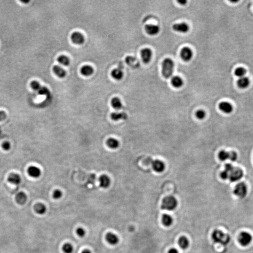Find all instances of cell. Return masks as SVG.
<instances>
[{
    "mask_svg": "<svg viewBox=\"0 0 253 253\" xmlns=\"http://www.w3.org/2000/svg\"><path fill=\"white\" fill-rule=\"evenodd\" d=\"M225 168L224 171L227 175L228 179L231 182H237L243 177V171L240 168L234 167L231 164H227Z\"/></svg>",
    "mask_w": 253,
    "mask_h": 253,
    "instance_id": "1",
    "label": "cell"
},
{
    "mask_svg": "<svg viewBox=\"0 0 253 253\" xmlns=\"http://www.w3.org/2000/svg\"><path fill=\"white\" fill-rule=\"evenodd\" d=\"M174 62L170 58H166L163 61L162 64V74L165 78H169L173 73L174 68Z\"/></svg>",
    "mask_w": 253,
    "mask_h": 253,
    "instance_id": "2",
    "label": "cell"
},
{
    "mask_svg": "<svg viewBox=\"0 0 253 253\" xmlns=\"http://www.w3.org/2000/svg\"><path fill=\"white\" fill-rule=\"evenodd\" d=\"M212 238L216 243L226 245L229 243L230 237L229 235L225 234L222 231L216 230L212 234Z\"/></svg>",
    "mask_w": 253,
    "mask_h": 253,
    "instance_id": "3",
    "label": "cell"
},
{
    "mask_svg": "<svg viewBox=\"0 0 253 253\" xmlns=\"http://www.w3.org/2000/svg\"><path fill=\"white\" fill-rule=\"evenodd\" d=\"M178 205V201L174 196H169L163 200L161 209L164 210L172 211L175 210Z\"/></svg>",
    "mask_w": 253,
    "mask_h": 253,
    "instance_id": "4",
    "label": "cell"
},
{
    "mask_svg": "<svg viewBox=\"0 0 253 253\" xmlns=\"http://www.w3.org/2000/svg\"><path fill=\"white\" fill-rule=\"evenodd\" d=\"M248 192V189L246 184L241 182L236 185L234 193L236 196L241 198H243L246 196Z\"/></svg>",
    "mask_w": 253,
    "mask_h": 253,
    "instance_id": "5",
    "label": "cell"
},
{
    "mask_svg": "<svg viewBox=\"0 0 253 253\" xmlns=\"http://www.w3.org/2000/svg\"><path fill=\"white\" fill-rule=\"evenodd\" d=\"M252 236L250 234L247 232H242L239 236V242L241 245L244 247H246L249 245L252 241Z\"/></svg>",
    "mask_w": 253,
    "mask_h": 253,
    "instance_id": "6",
    "label": "cell"
},
{
    "mask_svg": "<svg viewBox=\"0 0 253 253\" xmlns=\"http://www.w3.org/2000/svg\"><path fill=\"white\" fill-rule=\"evenodd\" d=\"M193 53L190 48L184 47L181 51V57L183 60L185 61H189L192 59Z\"/></svg>",
    "mask_w": 253,
    "mask_h": 253,
    "instance_id": "7",
    "label": "cell"
},
{
    "mask_svg": "<svg viewBox=\"0 0 253 253\" xmlns=\"http://www.w3.org/2000/svg\"><path fill=\"white\" fill-rule=\"evenodd\" d=\"M141 58L143 62L145 63H149L152 57V52L150 49L145 48L141 51Z\"/></svg>",
    "mask_w": 253,
    "mask_h": 253,
    "instance_id": "8",
    "label": "cell"
},
{
    "mask_svg": "<svg viewBox=\"0 0 253 253\" xmlns=\"http://www.w3.org/2000/svg\"><path fill=\"white\" fill-rule=\"evenodd\" d=\"M72 41L74 44L81 45L85 41V38L82 34L79 32H74L71 36Z\"/></svg>",
    "mask_w": 253,
    "mask_h": 253,
    "instance_id": "9",
    "label": "cell"
},
{
    "mask_svg": "<svg viewBox=\"0 0 253 253\" xmlns=\"http://www.w3.org/2000/svg\"><path fill=\"white\" fill-rule=\"evenodd\" d=\"M151 165L153 170L158 173L162 172L165 169V164L161 160H154L151 163Z\"/></svg>",
    "mask_w": 253,
    "mask_h": 253,
    "instance_id": "10",
    "label": "cell"
},
{
    "mask_svg": "<svg viewBox=\"0 0 253 253\" xmlns=\"http://www.w3.org/2000/svg\"><path fill=\"white\" fill-rule=\"evenodd\" d=\"M145 30L149 35L153 36L158 33L160 31V28L158 26L150 24L145 26Z\"/></svg>",
    "mask_w": 253,
    "mask_h": 253,
    "instance_id": "11",
    "label": "cell"
},
{
    "mask_svg": "<svg viewBox=\"0 0 253 253\" xmlns=\"http://www.w3.org/2000/svg\"><path fill=\"white\" fill-rule=\"evenodd\" d=\"M172 29L174 31L181 33H186L189 31V26L185 23L175 24Z\"/></svg>",
    "mask_w": 253,
    "mask_h": 253,
    "instance_id": "12",
    "label": "cell"
},
{
    "mask_svg": "<svg viewBox=\"0 0 253 253\" xmlns=\"http://www.w3.org/2000/svg\"><path fill=\"white\" fill-rule=\"evenodd\" d=\"M220 110L225 113H231L233 110V107L230 103L227 102H221L219 105Z\"/></svg>",
    "mask_w": 253,
    "mask_h": 253,
    "instance_id": "13",
    "label": "cell"
},
{
    "mask_svg": "<svg viewBox=\"0 0 253 253\" xmlns=\"http://www.w3.org/2000/svg\"><path fill=\"white\" fill-rule=\"evenodd\" d=\"M106 239L109 244L113 246L117 245L119 241V239L117 236L113 233H108L106 234Z\"/></svg>",
    "mask_w": 253,
    "mask_h": 253,
    "instance_id": "14",
    "label": "cell"
},
{
    "mask_svg": "<svg viewBox=\"0 0 253 253\" xmlns=\"http://www.w3.org/2000/svg\"><path fill=\"white\" fill-rule=\"evenodd\" d=\"M28 173L32 177L37 178L41 175V171L39 168L35 166H30L28 169Z\"/></svg>",
    "mask_w": 253,
    "mask_h": 253,
    "instance_id": "15",
    "label": "cell"
},
{
    "mask_svg": "<svg viewBox=\"0 0 253 253\" xmlns=\"http://www.w3.org/2000/svg\"><path fill=\"white\" fill-rule=\"evenodd\" d=\"M9 182L14 185H19L21 182V178L19 175L16 174H11L8 178Z\"/></svg>",
    "mask_w": 253,
    "mask_h": 253,
    "instance_id": "16",
    "label": "cell"
},
{
    "mask_svg": "<svg viewBox=\"0 0 253 253\" xmlns=\"http://www.w3.org/2000/svg\"><path fill=\"white\" fill-rule=\"evenodd\" d=\"M100 187L104 189L108 188L110 184V179L106 175H102L99 178Z\"/></svg>",
    "mask_w": 253,
    "mask_h": 253,
    "instance_id": "17",
    "label": "cell"
},
{
    "mask_svg": "<svg viewBox=\"0 0 253 253\" xmlns=\"http://www.w3.org/2000/svg\"><path fill=\"white\" fill-rule=\"evenodd\" d=\"M53 70L54 74L59 78H64L66 76V75L65 71L59 66H54L53 68Z\"/></svg>",
    "mask_w": 253,
    "mask_h": 253,
    "instance_id": "18",
    "label": "cell"
},
{
    "mask_svg": "<svg viewBox=\"0 0 253 253\" xmlns=\"http://www.w3.org/2000/svg\"><path fill=\"white\" fill-rule=\"evenodd\" d=\"M178 244L182 249H186L189 247V241L187 237L184 236H182L179 238Z\"/></svg>",
    "mask_w": 253,
    "mask_h": 253,
    "instance_id": "19",
    "label": "cell"
},
{
    "mask_svg": "<svg viewBox=\"0 0 253 253\" xmlns=\"http://www.w3.org/2000/svg\"><path fill=\"white\" fill-rule=\"evenodd\" d=\"M250 84L249 79L246 77L240 78L237 81V85L240 88L244 89L248 87Z\"/></svg>",
    "mask_w": 253,
    "mask_h": 253,
    "instance_id": "20",
    "label": "cell"
},
{
    "mask_svg": "<svg viewBox=\"0 0 253 253\" xmlns=\"http://www.w3.org/2000/svg\"><path fill=\"white\" fill-rule=\"evenodd\" d=\"M171 84L175 88H179L182 87L183 84V82L180 77L175 76L172 78Z\"/></svg>",
    "mask_w": 253,
    "mask_h": 253,
    "instance_id": "21",
    "label": "cell"
},
{
    "mask_svg": "<svg viewBox=\"0 0 253 253\" xmlns=\"http://www.w3.org/2000/svg\"><path fill=\"white\" fill-rule=\"evenodd\" d=\"M94 70L92 67L89 65H85L82 67L81 69V73L83 76L88 77L93 73Z\"/></svg>",
    "mask_w": 253,
    "mask_h": 253,
    "instance_id": "22",
    "label": "cell"
},
{
    "mask_svg": "<svg viewBox=\"0 0 253 253\" xmlns=\"http://www.w3.org/2000/svg\"><path fill=\"white\" fill-rule=\"evenodd\" d=\"M111 76L114 79L120 80L123 77V73L120 68H115L112 71Z\"/></svg>",
    "mask_w": 253,
    "mask_h": 253,
    "instance_id": "23",
    "label": "cell"
},
{
    "mask_svg": "<svg viewBox=\"0 0 253 253\" xmlns=\"http://www.w3.org/2000/svg\"><path fill=\"white\" fill-rule=\"evenodd\" d=\"M162 222L164 226L169 227L172 225L173 223V218L168 214H164L162 218Z\"/></svg>",
    "mask_w": 253,
    "mask_h": 253,
    "instance_id": "24",
    "label": "cell"
},
{
    "mask_svg": "<svg viewBox=\"0 0 253 253\" xmlns=\"http://www.w3.org/2000/svg\"><path fill=\"white\" fill-rule=\"evenodd\" d=\"M16 200L19 204L20 205L24 204L27 201L26 195L24 192H19L16 195Z\"/></svg>",
    "mask_w": 253,
    "mask_h": 253,
    "instance_id": "25",
    "label": "cell"
},
{
    "mask_svg": "<svg viewBox=\"0 0 253 253\" xmlns=\"http://www.w3.org/2000/svg\"><path fill=\"white\" fill-rule=\"evenodd\" d=\"M127 115L124 113L114 112L112 113L111 117L113 120H125L127 118Z\"/></svg>",
    "mask_w": 253,
    "mask_h": 253,
    "instance_id": "26",
    "label": "cell"
},
{
    "mask_svg": "<svg viewBox=\"0 0 253 253\" xmlns=\"http://www.w3.org/2000/svg\"><path fill=\"white\" fill-rule=\"evenodd\" d=\"M35 211L38 214L43 215L47 211V208L44 204L42 203H38L34 207Z\"/></svg>",
    "mask_w": 253,
    "mask_h": 253,
    "instance_id": "27",
    "label": "cell"
},
{
    "mask_svg": "<svg viewBox=\"0 0 253 253\" xmlns=\"http://www.w3.org/2000/svg\"><path fill=\"white\" fill-rule=\"evenodd\" d=\"M106 144L109 148L111 149H116L119 146V143L116 139L110 138L107 140Z\"/></svg>",
    "mask_w": 253,
    "mask_h": 253,
    "instance_id": "28",
    "label": "cell"
},
{
    "mask_svg": "<svg viewBox=\"0 0 253 253\" xmlns=\"http://www.w3.org/2000/svg\"><path fill=\"white\" fill-rule=\"evenodd\" d=\"M111 105L112 106L114 109H117V110H119V109H121L122 106H123V105H122V102H121L120 99L118 98H116V97H115L112 99Z\"/></svg>",
    "mask_w": 253,
    "mask_h": 253,
    "instance_id": "29",
    "label": "cell"
},
{
    "mask_svg": "<svg viewBox=\"0 0 253 253\" xmlns=\"http://www.w3.org/2000/svg\"><path fill=\"white\" fill-rule=\"evenodd\" d=\"M59 63L62 65L67 66L70 64V61L68 57L65 55H61L57 59Z\"/></svg>",
    "mask_w": 253,
    "mask_h": 253,
    "instance_id": "30",
    "label": "cell"
},
{
    "mask_svg": "<svg viewBox=\"0 0 253 253\" xmlns=\"http://www.w3.org/2000/svg\"><path fill=\"white\" fill-rule=\"evenodd\" d=\"M218 158L221 161H226L229 158V152L224 150L221 151L218 154Z\"/></svg>",
    "mask_w": 253,
    "mask_h": 253,
    "instance_id": "31",
    "label": "cell"
},
{
    "mask_svg": "<svg viewBox=\"0 0 253 253\" xmlns=\"http://www.w3.org/2000/svg\"><path fill=\"white\" fill-rule=\"evenodd\" d=\"M246 73V71L245 68L242 67H239L236 69L234 71L235 75L237 77L241 78L244 77V75Z\"/></svg>",
    "mask_w": 253,
    "mask_h": 253,
    "instance_id": "32",
    "label": "cell"
},
{
    "mask_svg": "<svg viewBox=\"0 0 253 253\" xmlns=\"http://www.w3.org/2000/svg\"><path fill=\"white\" fill-rule=\"evenodd\" d=\"M62 250L65 253H72L73 251V247L70 243H66L62 247Z\"/></svg>",
    "mask_w": 253,
    "mask_h": 253,
    "instance_id": "33",
    "label": "cell"
},
{
    "mask_svg": "<svg viewBox=\"0 0 253 253\" xmlns=\"http://www.w3.org/2000/svg\"><path fill=\"white\" fill-rule=\"evenodd\" d=\"M39 94L42 95H49L50 94L49 90L47 87L41 86L40 90L38 91Z\"/></svg>",
    "mask_w": 253,
    "mask_h": 253,
    "instance_id": "34",
    "label": "cell"
},
{
    "mask_svg": "<svg viewBox=\"0 0 253 253\" xmlns=\"http://www.w3.org/2000/svg\"><path fill=\"white\" fill-rule=\"evenodd\" d=\"M205 116H206V113L203 110H199L196 112V116L198 119H203L205 117Z\"/></svg>",
    "mask_w": 253,
    "mask_h": 253,
    "instance_id": "35",
    "label": "cell"
},
{
    "mask_svg": "<svg viewBox=\"0 0 253 253\" xmlns=\"http://www.w3.org/2000/svg\"><path fill=\"white\" fill-rule=\"evenodd\" d=\"M31 86L33 90L37 91H39L41 87V86L40 85V83L36 81H32L31 83Z\"/></svg>",
    "mask_w": 253,
    "mask_h": 253,
    "instance_id": "36",
    "label": "cell"
},
{
    "mask_svg": "<svg viewBox=\"0 0 253 253\" xmlns=\"http://www.w3.org/2000/svg\"><path fill=\"white\" fill-rule=\"evenodd\" d=\"M237 159V154L235 151H232L229 152V159L233 162L235 161Z\"/></svg>",
    "mask_w": 253,
    "mask_h": 253,
    "instance_id": "37",
    "label": "cell"
},
{
    "mask_svg": "<svg viewBox=\"0 0 253 253\" xmlns=\"http://www.w3.org/2000/svg\"><path fill=\"white\" fill-rule=\"evenodd\" d=\"M62 192L60 190H55L53 193V197L55 199H59L62 196Z\"/></svg>",
    "mask_w": 253,
    "mask_h": 253,
    "instance_id": "38",
    "label": "cell"
},
{
    "mask_svg": "<svg viewBox=\"0 0 253 253\" xmlns=\"http://www.w3.org/2000/svg\"><path fill=\"white\" fill-rule=\"evenodd\" d=\"M76 232L78 235L80 237H84L86 234L85 230L83 228L81 227L78 228Z\"/></svg>",
    "mask_w": 253,
    "mask_h": 253,
    "instance_id": "39",
    "label": "cell"
},
{
    "mask_svg": "<svg viewBox=\"0 0 253 253\" xmlns=\"http://www.w3.org/2000/svg\"><path fill=\"white\" fill-rule=\"evenodd\" d=\"M2 148L4 150L6 151H9L11 148V144H10L9 142H4L2 144Z\"/></svg>",
    "mask_w": 253,
    "mask_h": 253,
    "instance_id": "40",
    "label": "cell"
},
{
    "mask_svg": "<svg viewBox=\"0 0 253 253\" xmlns=\"http://www.w3.org/2000/svg\"><path fill=\"white\" fill-rule=\"evenodd\" d=\"M6 113H5V112L3 111H0V122L5 120V118H6Z\"/></svg>",
    "mask_w": 253,
    "mask_h": 253,
    "instance_id": "41",
    "label": "cell"
},
{
    "mask_svg": "<svg viewBox=\"0 0 253 253\" xmlns=\"http://www.w3.org/2000/svg\"><path fill=\"white\" fill-rule=\"evenodd\" d=\"M168 253H179V252L176 248H172L169 250Z\"/></svg>",
    "mask_w": 253,
    "mask_h": 253,
    "instance_id": "42",
    "label": "cell"
},
{
    "mask_svg": "<svg viewBox=\"0 0 253 253\" xmlns=\"http://www.w3.org/2000/svg\"><path fill=\"white\" fill-rule=\"evenodd\" d=\"M178 2H179L180 4L182 5H185L187 3V1L186 0H179L178 1Z\"/></svg>",
    "mask_w": 253,
    "mask_h": 253,
    "instance_id": "43",
    "label": "cell"
},
{
    "mask_svg": "<svg viewBox=\"0 0 253 253\" xmlns=\"http://www.w3.org/2000/svg\"><path fill=\"white\" fill-rule=\"evenodd\" d=\"M81 253H91V251H90V250H88V249H85V250H84V251H82V252Z\"/></svg>",
    "mask_w": 253,
    "mask_h": 253,
    "instance_id": "44",
    "label": "cell"
}]
</instances>
